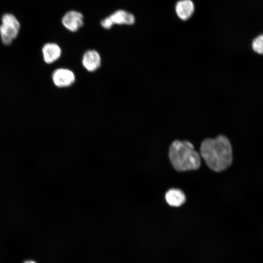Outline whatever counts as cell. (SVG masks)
<instances>
[{
    "label": "cell",
    "instance_id": "obj_3",
    "mask_svg": "<svg viewBox=\"0 0 263 263\" xmlns=\"http://www.w3.org/2000/svg\"><path fill=\"white\" fill-rule=\"evenodd\" d=\"M20 27L19 21L12 14L5 13L2 15L0 25V36L3 44L8 45L12 42L18 37Z\"/></svg>",
    "mask_w": 263,
    "mask_h": 263
},
{
    "label": "cell",
    "instance_id": "obj_10",
    "mask_svg": "<svg viewBox=\"0 0 263 263\" xmlns=\"http://www.w3.org/2000/svg\"><path fill=\"white\" fill-rule=\"evenodd\" d=\"M165 198L169 205L173 207H179L186 200L184 192L179 189L175 188L169 189L166 193Z\"/></svg>",
    "mask_w": 263,
    "mask_h": 263
},
{
    "label": "cell",
    "instance_id": "obj_11",
    "mask_svg": "<svg viewBox=\"0 0 263 263\" xmlns=\"http://www.w3.org/2000/svg\"><path fill=\"white\" fill-rule=\"evenodd\" d=\"M252 46L255 52L263 54V34L257 36L253 40Z\"/></svg>",
    "mask_w": 263,
    "mask_h": 263
},
{
    "label": "cell",
    "instance_id": "obj_1",
    "mask_svg": "<svg viewBox=\"0 0 263 263\" xmlns=\"http://www.w3.org/2000/svg\"><path fill=\"white\" fill-rule=\"evenodd\" d=\"M200 154L207 166L216 172L225 169L232 162L231 145L224 135L205 139L201 145Z\"/></svg>",
    "mask_w": 263,
    "mask_h": 263
},
{
    "label": "cell",
    "instance_id": "obj_9",
    "mask_svg": "<svg viewBox=\"0 0 263 263\" xmlns=\"http://www.w3.org/2000/svg\"><path fill=\"white\" fill-rule=\"evenodd\" d=\"M113 25H132L135 22L134 16L123 10L116 11L108 17Z\"/></svg>",
    "mask_w": 263,
    "mask_h": 263
},
{
    "label": "cell",
    "instance_id": "obj_2",
    "mask_svg": "<svg viewBox=\"0 0 263 263\" xmlns=\"http://www.w3.org/2000/svg\"><path fill=\"white\" fill-rule=\"evenodd\" d=\"M169 155L173 167L179 171L196 170L201 165L199 153L188 141L174 140L170 146Z\"/></svg>",
    "mask_w": 263,
    "mask_h": 263
},
{
    "label": "cell",
    "instance_id": "obj_12",
    "mask_svg": "<svg viewBox=\"0 0 263 263\" xmlns=\"http://www.w3.org/2000/svg\"><path fill=\"white\" fill-rule=\"evenodd\" d=\"M24 263H36L32 261H26Z\"/></svg>",
    "mask_w": 263,
    "mask_h": 263
},
{
    "label": "cell",
    "instance_id": "obj_6",
    "mask_svg": "<svg viewBox=\"0 0 263 263\" xmlns=\"http://www.w3.org/2000/svg\"><path fill=\"white\" fill-rule=\"evenodd\" d=\"M101 59L99 54L95 50L87 51L83 55L82 63L88 71L93 72L101 66Z\"/></svg>",
    "mask_w": 263,
    "mask_h": 263
},
{
    "label": "cell",
    "instance_id": "obj_8",
    "mask_svg": "<svg viewBox=\"0 0 263 263\" xmlns=\"http://www.w3.org/2000/svg\"><path fill=\"white\" fill-rule=\"evenodd\" d=\"M175 12L182 20L189 19L194 12V5L191 0H180L176 4Z\"/></svg>",
    "mask_w": 263,
    "mask_h": 263
},
{
    "label": "cell",
    "instance_id": "obj_7",
    "mask_svg": "<svg viewBox=\"0 0 263 263\" xmlns=\"http://www.w3.org/2000/svg\"><path fill=\"white\" fill-rule=\"evenodd\" d=\"M42 54L44 62L47 64H51L60 57L61 50L56 43H47L42 47Z\"/></svg>",
    "mask_w": 263,
    "mask_h": 263
},
{
    "label": "cell",
    "instance_id": "obj_4",
    "mask_svg": "<svg viewBox=\"0 0 263 263\" xmlns=\"http://www.w3.org/2000/svg\"><path fill=\"white\" fill-rule=\"evenodd\" d=\"M53 82L58 88L68 87L75 81L74 73L66 68H58L54 71L52 75Z\"/></svg>",
    "mask_w": 263,
    "mask_h": 263
},
{
    "label": "cell",
    "instance_id": "obj_5",
    "mask_svg": "<svg viewBox=\"0 0 263 263\" xmlns=\"http://www.w3.org/2000/svg\"><path fill=\"white\" fill-rule=\"evenodd\" d=\"M62 23L67 29L74 32L83 25V16L81 13L77 11H70L63 17Z\"/></svg>",
    "mask_w": 263,
    "mask_h": 263
}]
</instances>
